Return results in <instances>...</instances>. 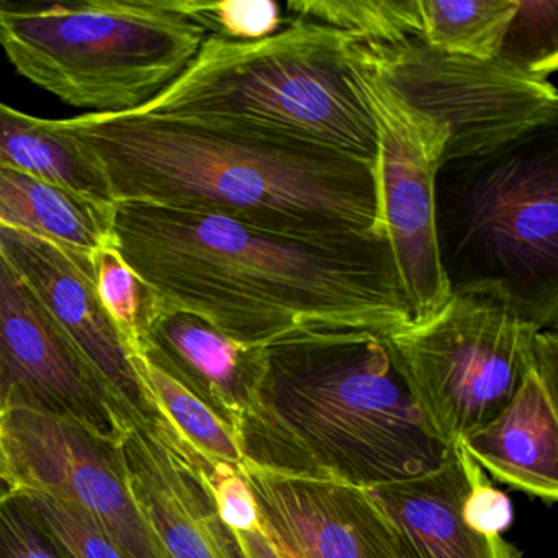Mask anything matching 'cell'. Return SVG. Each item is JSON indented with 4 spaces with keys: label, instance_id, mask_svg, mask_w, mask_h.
<instances>
[{
    "label": "cell",
    "instance_id": "cell-1",
    "mask_svg": "<svg viewBox=\"0 0 558 558\" xmlns=\"http://www.w3.org/2000/svg\"><path fill=\"white\" fill-rule=\"evenodd\" d=\"M112 246L158 296L246 348L411 323L387 243H318L220 215L117 202Z\"/></svg>",
    "mask_w": 558,
    "mask_h": 558
},
{
    "label": "cell",
    "instance_id": "cell-2",
    "mask_svg": "<svg viewBox=\"0 0 558 558\" xmlns=\"http://www.w3.org/2000/svg\"><path fill=\"white\" fill-rule=\"evenodd\" d=\"M96 162L113 202L220 215L318 243H387L375 165L187 117L54 120Z\"/></svg>",
    "mask_w": 558,
    "mask_h": 558
},
{
    "label": "cell",
    "instance_id": "cell-3",
    "mask_svg": "<svg viewBox=\"0 0 558 558\" xmlns=\"http://www.w3.org/2000/svg\"><path fill=\"white\" fill-rule=\"evenodd\" d=\"M244 460L280 475L355 488L411 478L449 457L424 421L385 336L313 332L263 348Z\"/></svg>",
    "mask_w": 558,
    "mask_h": 558
},
{
    "label": "cell",
    "instance_id": "cell-4",
    "mask_svg": "<svg viewBox=\"0 0 558 558\" xmlns=\"http://www.w3.org/2000/svg\"><path fill=\"white\" fill-rule=\"evenodd\" d=\"M355 41L292 15L263 40L207 35L184 73L136 112L210 120L375 165L374 122L349 64Z\"/></svg>",
    "mask_w": 558,
    "mask_h": 558
},
{
    "label": "cell",
    "instance_id": "cell-5",
    "mask_svg": "<svg viewBox=\"0 0 558 558\" xmlns=\"http://www.w3.org/2000/svg\"><path fill=\"white\" fill-rule=\"evenodd\" d=\"M207 32L178 0H0V48L21 76L77 109H143L174 83Z\"/></svg>",
    "mask_w": 558,
    "mask_h": 558
},
{
    "label": "cell",
    "instance_id": "cell-6",
    "mask_svg": "<svg viewBox=\"0 0 558 558\" xmlns=\"http://www.w3.org/2000/svg\"><path fill=\"white\" fill-rule=\"evenodd\" d=\"M555 316L557 305L483 277L385 342L430 433L452 449L508 407Z\"/></svg>",
    "mask_w": 558,
    "mask_h": 558
},
{
    "label": "cell",
    "instance_id": "cell-7",
    "mask_svg": "<svg viewBox=\"0 0 558 558\" xmlns=\"http://www.w3.org/2000/svg\"><path fill=\"white\" fill-rule=\"evenodd\" d=\"M357 51L404 100L446 125L444 165H480L521 148L557 120V89L508 57L473 60L417 38Z\"/></svg>",
    "mask_w": 558,
    "mask_h": 558
},
{
    "label": "cell",
    "instance_id": "cell-8",
    "mask_svg": "<svg viewBox=\"0 0 558 558\" xmlns=\"http://www.w3.org/2000/svg\"><path fill=\"white\" fill-rule=\"evenodd\" d=\"M352 76L364 96L377 136L378 194L390 247L411 322L436 315L453 292L437 227V178L444 168L446 125L407 102L352 45Z\"/></svg>",
    "mask_w": 558,
    "mask_h": 558
},
{
    "label": "cell",
    "instance_id": "cell-9",
    "mask_svg": "<svg viewBox=\"0 0 558 558\" xmlns=\"http://www.w3.org/2000/svg\"><path fill=\"white\" fill-rule=\"evenodd\" d=\"M0 476L76 506L129 558H168L133 499L117 439L40 408L5 403Z\"/></svg>",
    "mask_w": 558,
    "mask_h": 558
},
{
    "label": "cell",
    "instance_id": "cell-10",
    "mask_svg": "<svg viewBox=\"0 0 558 558\" xmlns=\"http://www.w3.org/2000/svg\"><path fill=\"white\" fill-rule=\"evenodd\" d=\"M24 403L117 439L120 413L93 365L0 254V407Z\"/></svg>",
    "mask_w": 558,
    "mask_h": 558
},
{
    "label": "cell",
    "instance_id": "cell-11",
    "mask_svg": "<svg viewBox=\"0 0 558 558\" xmlns=\"http://www.w3.org/2000/svg\"><path fill=\"white\" fill-rule=\"evenodd\" d=\"M518 151L469 166L460 211L465 240L529 295L531 283L557 276L558 168L554 155Z\"/></svg>",
    "mask_w": 558,
    "mask_h": 558
},
{
    "label": "cell",
    "instance_id": "cell-12",
    "mask_svg": "<svg viewBox=\"0 0 558 558\" xmlns=\"http://www.w3.org/2000/svg\"><path fill=\"white\" fill-rule=\"evenodd\" d=\"M259 509L260 527L282 558H407L364 489L335 480L238 465Z\"/></svg>",
    "mask_w": 558,
    "mask_h": 558
},
{
    "label": "cell",
    "instance_id": "cell-13",
    "mask_svg": "<svg viewBox=\"0 0 558 558\" xmlns=\"http://www.w3.org/2000/svg\"><path fill=\"white\" fill-rule=\"evenodd\" d=\"M0 254L73 339L120 413L130 421L153 423L155 413L132 355L97 293L93 263L8 227H0Z\"/></svg>",
    "mask_w": 558,
    "mask_h": 558
},
{
    "label": "cell",
    "instance_id": "cell-14",
    "mask_svg": "<svg viewBox=\"0 0 558 558\" xmlns=\"http://www.w3.org/2000/svg\"><path fill=\"white\" fill-rule=\"evenodd\" d=\"M117 442L130 492L166 557L244 558L189 447L159 421H130Z\"/></svg>",
    "mask_w": 558,
    "mask_h": 558
},
{
    "label": "cell",
    "instance_id": "cell-15",
    "mask_svg": "<svg viewBox=\"0 0 558 558\" xmlns=\"http://www.w3.org/2000/svg\"><path fill=\"white\" fill-rule=\"evenodd\" d=\"M557 374V335L545 329L508 407L459 442L483 472L548 502L558 495Z\"/></svg>",
    "mask_w": 558,
    "mask_h": 558
},
{
    "label": "cell",
    "instance_id": "cell-16",
    "mask_svg": "<svg viewBox=\"0 0 558 558\" xmlns=\"http://www.w3.org/2000/svg\"><path fill=\"white\" fill-rule=\"evenodd\" d=\"M478 469L456 444L437 469L364 492L393 529L407 558H521L501 535L478 534L463 519Z\"/></svg>",
    "mask_w": 558,
    "mask_h": 558
},
{
    "label": "cell",
    "instance_id": "cell-17",
    "mask_svg": "<svg viewBox=\"0 0 558 558\" xmlns=\"http://www.w3.org/2000/svg\"><path fill=\"white\" fill-rule=\"evenodd\" d=\"M135 354L179 378L234 430L250 410L263 367V348H246L198 316L162 306Z\"/></svg>",
    "mask_w": 558,
    "mask_h": 558
},
{
    "label": "cell",
    "instance_id": "cell-18",
    "mask_svg": "<svg viewBox=\"0 0 558 558\" xmlns=\"http://www.w3.org/2000/svg\"><path fill=\"white\" fill-rule=\"evenodd\" d=\"M113 207L0 166V227L44 238L86 263H93L100 247L112 244Z\"/></svg>",
    "mask_w": 558,
    "mask_h": 558
},
{
    "label": "cell",
    "instance_id": "cell-19",
    "mask_svg": "<svg viewBox=\"0 0 558 558\" xmlns=\"http://www.w3.org/2000/svg\"><path fill=\"white\" fill-rule=\"evenodd\" d=\"M0 166L64 185L102 205H116L96 162L54 120L37 119L0 102Z\"/></svg>",
    "mask_w": 558,
    "mask_h": 558
},
{
    "label": "cell",
    "instance_id": "cell-20",
    "mask_svg": "<svg viewBox=\"0 0 558 558\" xmlns=\"http://www.w3.org/2000/svg\"><path fill=\"white\" fill-rule=\"evenodd\" d=\"M149 407L179 442L210 462L241 465L236 430L179 378L142 354H132Z\"/></svg>",
    "mask_w": 558,
    "mask_h": 558
},
{
    "label": "cell",
    "instance_id": "cell-21",
    "mask_svg": "<svg viewBox=\"0 0 558 558\" xmlns=\"http://www.w3.org/2000/svg\"><path fill=\"white\" fill-rule=\"evenodd\" d=\"M521 0H420V40L473 60L501 57Z\"/></svg>",
    "mask_w": 558,
    "mask_h": 558
},
{
    "label": "cell",
    "instance_id": "cell-22",
    "mask_svg": "<svg viewBox=\"0 0 558 558\" xmlns=\"http://www.w3.org/2000/svg\"><path fill=\"white\" fill-rule=\"evenodd\" d=\"M287 15L352 35L367 45H400L423 32L420 0H290Z\"/></svg>",
    "mask_w": 558,
    "mask_h": 558
},
{
    "label": "cell",
    "instance_id": "cell-23",
    "mask_svg": "<svg viewBox=\"0 0 558 558\" xmlns=\"http://www.w3.org/2000/svg\"><path fill=\"white\" fill-rule=\"evenodd\" d=\"M93 274L107 315L122 336L130 355L135 354L161 308L158 296L126 266L112 244L94 254Z\"/></svg>",
    "mask_w": 558,
    "mask_h": 558
},
{
    "label": "cell",
    "instance_id": "cell-24",
    "mask_svg": "<svg viewBox=\"0 0 558 558\" xmlns=\"http://www.w3.org/2000/svg\"><path fill=\"white\" fill-rule=\"evenodd\" d=\"M4 482L32 521L71 558H129L119 544L76 506L40 489Z\"/></svg>",
    "mask_w": 558,
    "mask_h": 558
},
{
    "label": "cell",
    "instance_id": "cell-25",
    "mask_svg": "<svg viewBox=\"0 0 558 558\" xmlns=\"http://www.w3.org/2000/svg\"><path fill=\"white\" fill-rule=\"evenodd\" d=\"M178 5L207 35L228 40H263L287 24L282 5L272 0H178Z\"/></svg>",
    "mask_w": 558,
    "mask_h": 558
},
{
    "label": "cell",
    "instance_id": "cell-26",
    "mask_svg": "<svg viewBox=\"0 0 558 558\" xmlns=\"http://www.w3.org/2000/svg\"><path fill=\"white\" fill-rule=\"evenodd\" d=\"M194 452V450H192ZM195 453V452H194ZM198 465L214 498L221 522L231 532L253 531L260 525L256 499L238 465L210 462L197 456Z\"/></svg>",
    "mask_w": 558,
    "mask_h": 558
},
{
    "label": "cell",
    "instance_id": "cell-27",
    "mask_svg": "<svg viewBox=\"0 0 558 558\" xmlns=\"http://www.w3.org/2000/svg\"><path fill=\"white\" fill-rule=\"evenodd\" d=\"M0 558H71L22 508L0 478Z\"/></svg>",
    "mask_w": 558,
    "mask_h": 558
},
{
    "label": "cell",
    "instance_id": "cell-28",
    "mask_svg": "<svg viewBox=\"0 0 558 558\" xmlns=\"http://www.w3.org/2000/svg\"><path fill=\"white\" fill-rule=\"evenodd\" d=\"M463 519L473 531L492 537L511 524L512 509L508 496L489 483L482 469L476 470L472 488L463 502Z\"/></svg>",
    "mask_w": 558,
    "mask_h": 558
},
{
    "label": "cell",
    "instance_id": "cell-29",
    "mask_svg": "<svg viewBox=\"0 0 558 558\" xmlns=\"http://www.w3.org/2000/svg\"><path fill=\"white\" fill-rule=\"evenodd\" d=\"M233 534L244 558H282L260 525L253 531L233 532Z\"/></svg>",
    "mask_w": 558,
    "mask_h": 558
}]
</instances>
